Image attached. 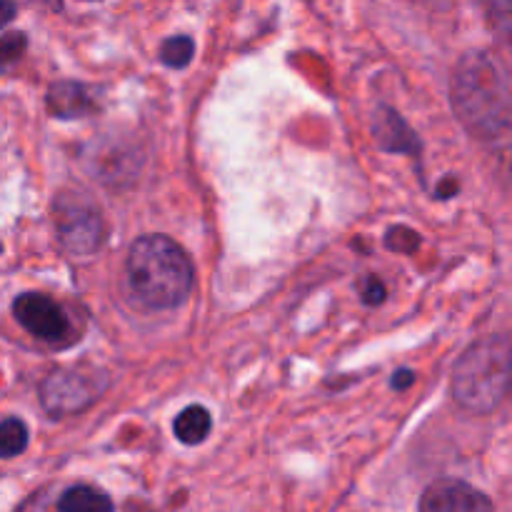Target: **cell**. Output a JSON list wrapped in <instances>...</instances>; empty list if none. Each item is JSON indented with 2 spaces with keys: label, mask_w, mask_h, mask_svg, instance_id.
Returning <instances> with one entry per match:
<instances>
[{
  "label": "cell",
  "mask_w": 512,
  "mask_h": 512,
  "mask_svg": "<svg viewBox=\"0 0 512 512\" xmlns=\"http://www.w3.org/2000/svg\"><path fill=\"white\" fill-rule=\"evenodd\" d=\"M25 50H28V38H25V33L15 30V33L3 35V38H0V70L13 68V65L23 58Z\"/></svg>",
  "instance_id": "obj_14"
},
{
  "label": "cell",
  "mask_w": 512,
  "mask_h": 512,
  "mask_svg": "<svg viewBox=\"0 0 512 512\" xmlns=\"http://www.w3.org/2000/svg\"><path fill=\"white\" fill-rule=\"evenodd\" d=\"M48 110L55 118H83L93 113V98L88 88L75 80H60L48 90Z\"/></svg>",
  "instance_id": "obj_9"
},
{
  "label": "cell",
  "mask_w": 512,
  "mask_h": 512,
  "mask_svg": "<svg viewBox=\"0 0 512 512\" xmlns=\"http://www.w3.org/2000/svg\"><path fill=\"white\" fill-rule=\"evenodd\" d=\"M123 285L130 303L138 308L173 310L193 290V265L168 235H143L128 250Z\"/></svg>",
  "instance_id": "obj_2"
},
{
  "label": "cell",
  "mask_w": 512,
  "mask_h": 512,
  "mask_svg": "<svg viewBox=\"0 0 512 512\" xmlns=\"http://www.w3.org/2000/svg\"><path fill=\"white\" fill-rule=\"evenodd\" d=\"M13 315L33 338L43 343H60L70 338V315L58 300L43 293H20L13 300Z\"/></svg>",
  "instance_id": "obj_6"
},
{
  "label": "cell",
  "mask_w": 512,
  "mask_h": 512,
  "mask_svg": "<svg viewBox=\"0 0 512 512\" xmlns=\"http://www.w3.org/2000/svg\"><path fill=\"white\" fill-rule=\"evenodd\" d=\"M373 135L378 140V145L383 150H390V153H418L420 143L415 130L395 113L393 108H378L373 118Z\"/></svg>",
  "instance_id": "obj_8"
},
{
  "label": "cell",
  "mask_w": 512,
  "mask_h": 512,
  "mask_svg": "<svg viewBox=\"0 0 512 512\" xmlns=\"http://www.w3.org/2000/svg\"><path fill=\"white\" fill-rule=\"evenodd\" d=\"M418 245L420 235L413 233L410 228H405V225H395V228L388 230V235H385V248L395 250V253H413V250H418Z\"/></svg>",
  "instance_id": "obj_15"
},
{
  "label": "cell",
  "mask_w": 512,
  "mask_h": 512,
  "mask_svg": "<svg viewBox=\"0 0 512 512\" xmlns=\"http://www.w3.org/2000/svg\"><path fill=\"white\" fill-rule=\"evenodd\" d=\"M360 295L368 305H380L385 300V285L378 278H365L360 285Z\"/></svg>",
  "instance_id": "obj_16"
},
{
  "label": "cell",
  "mask_w": 512,
  "mask_h": 512,
  "mask_svg": "<svg viewBox=\"0 0 512 512\" xmlns=\"http://www.w3.org/2000/svg\"><path fill=\"white\" fill-rule=\"evenodd\" d=\"M413 383H415L413 370H398V373L393 375V388L395 390H405V388H410Z\"/></svg>",
  "instance_id": "obj_17"
},
{
  "label": "cell",
  "mask_w": 512,
  "mask_h": 512,
  "mask_svg": "<svg viewBox=\"0 0 512 512\" xmlns=\"http://www.w3.org/2000/svg\"><path fill=\"white\" fill-rule=\"evenodd\" d=\"M453 400L463 410L488 415L500 408L510 390V343L493 335L470 345L450 373Z\"/></svg>",
  "instance_id": "obj_3"
},
{
  "label": "cell",
  "mask_w": 512,
  "mask_h": 512,
  "mask_svg": "<svg viewBox=\"0 0 512 512\" xmlns=\"http://www.w3.org/2000/svg\"><path fill=\"white\" fill-rule=\"evenodd\" d=\"M458 193V180L455 178H445L443 185L438 188V198H450V195Z\"/></svg>",
  "instance_id": "obj_19"
},
{
  "label": "cell",
  "mask_w": 512,
  "mask_h": 512,
  "mask_svg": "<svg viewBox=\"0 0 512 512\" xmlns=\"http://www.w3.org/2000/svg\"><path fill=\"white\" fill-rule=\"evenodd\" d=\"M15 13H18V8H15L13 3H5V0H0V28H5V25L15 18Z\"/></svg>",
  "instance_id": "obj_18"
},
{
  "label": "cell",
  "mask_w": 512,
  "mask_h": 512,
  "mask_svg": "<svg viewBox=\"0 0 512 512\" xmlns=\"http://www.w3.org/2000/svg\"><path fill=\"white\" fill-rule=\"evenodd\" d=\"M420 512H495L493 500L463 480H438L420 498Z\"/></svg>",
  "instance_id": "obj_7"
},
{
  "label": "cell",
  "mask_w": 512,
  "mask_h": 512,
  "mask_svg": "<svg viewBox=\"0 0 512 512\" xmlns=\"http://www.w3.org/2000/svg\"><path fill=\"white\" fill-rule=\"evenodd\" d=\"M195 43L188 38V35H175V38H168L160 48V60H163L168 68H185V65L193 60Z\"/></svg>",
  "instance_id": "obj_13"
},
{
  "label": "cell",
  "mask_w": 512,
  "mask_h": 512,
  "mask_svg": "<svg viewBox=\"0 0 512 512\" xmlns=\"http://www.w3.org/2000/svg\"><path fill=\"white\" fill-rule=\"evenodd\" d=\"M58 512H113V500L98 488L75 485L58 498Z\"/></svg>",
  "instance_id": "obj_11"
},
{
  "label": "cell",
  "mask_w": 512,
  "mask_h": 512,
  "mask_svg": "<svg viewBox=\"0 0 512 512\" xmlns=\"http://www.w3.org/2000/svg\"><path fill=\"white\" fill-rule=\"evenodd\" d=\"M28 425L18 418L0 420V460L18 458L28 448Z\"/></svg>",
  "instance_id": "obj_12"
},
{
  "label": "cell",
  "mask_w": 512,
  "mask_h": 512,
  "mask_svg": "<svg viewBox=\"0 0 512 512\" xmlns=\"http://www.w3.org/2000/svg\"><path fill=\"white\" fill-rule=\"evenodd\" d=\"M108 388V375L95 368H58L40 383V405L53 418L88 410Z\"/></svg>",
  "instance_id": "obj_4"
},
{
  "label": "cell",
  "mask_w": 512,
  "mask_h": 512,
  "mask_svg": "<svg viewBox=\"0 0 512 512\" xmlns=\"http://www.w3.org/2000/svg\"><path fill=\"white\" fill-rule=\"evenodd\" d=\"M55 230H58L60 245L70 255H90L103 243L105 225L95 205L85 200H58Z\"/></svg>",
  "instance_id": "obj_5"
},
{
  "label": "cell",
  "mask_w": 512,
  "mask_h": 512,
  "mask_svg": "<svg viewBox=\"0 0 512 512\" xmlns=\"http://www.w3.org/2000/svg\"><path fill=\"white\" fill-rule=\"evenodd\" d=\"M210 428H213V418L203 405H190L173 423L175 438L183 445H200L210 435Z\"/></svg>",
  "instance_id": "obj_10"
},
{
  "label": "cell",
  "mask_w": 512,
  "mask_h": 512,
  "mask_svg": "<svg viewBox=\"0 0 512 512\" xmlns=\"http://www.w3.org/2000/svg\"><path fill=\"white\" fill-rule=\"evenodd\" d=\"M453 110L480 140H500L510 130V75L503 60L488 50L460 58L450 85Z\"/></svg>",
  "instance_id": "obj_1"
}]
</instances>
